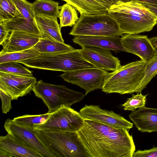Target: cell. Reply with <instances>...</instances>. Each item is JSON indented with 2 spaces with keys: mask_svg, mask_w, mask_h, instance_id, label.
I'll return each instance as SVG.
<instances>
[{
  "mask_svg": "<svg viewBox=\"0 0 157 157\" xmlns=\"http://www.w3.org/2000/svg\"><path fill=\"white\" fill-rule=\"evenodd\" d=\"M146 63L142 60H137L109 73L104 79L102 91L121 94L136 93L144 77Z\"/></svg>",
  "mask_w": 157,
  "mask_h": 157,
  "instance_id": "7a4b0ae2",
  "label": "cell"
},
{
  "mask_svg": "<svg viewBox=\"0 0 157 157\" xmlns=\"http://www.w3.org/2000/svg\"><path fill=\"white\" fill-rule=\"evenodd\" d=\"M79 113L84 119L93 121L111 127L128 130L132 128L133 124L112 111L101 109L100 106L86 105Z\"/></svg>",
  "mask_w": 157,
  "mask_h": 157,
  "instance_id": "30bf717a",
  "label": "cell"
},
{
  "mask_svg": "<svg viewBox=\"0 0 157 157\" xmlns=\"http://www.w3.org/2000/svg\"><path fill=\"white\" fill-rule=\"evenodd\" d=\"M140 3H146L157 7V0H131Z\"/></svg>",
  "mask_w": 157,
  "mask_h": 157,
  "instance_id": "8d00e7d4",
  "label": "cell"
},
{
  "mask_svg": "<svg viewBox=\"0 0 157 157\" xmlns=\"http://www.w3.org/2000/svg\"></svg>",
  "mask_w": 157,
  "mask_h": 157,
  "instance_id": "b9f144b4",
  "label": "cell"
},
{
  "mask_svg": "<svg viewBox=\"0 0 157 157\" xmlns=\"http://www.w3.org/2000/svg\"><path fill=\"white\" fill-rule=\"evenodd\" d=\"M0 24L9 32H24L41 37L35 19L18 17L0 23Z\"/></svg>",
  "mask_w": 157,
  "mask_h": 157,
  "instance_id": "44dd1931",
  "label": "cell"
},
{
  "mask_svg": "<svg viewBox=\"0 0 157 157\" xmlns=\"http://www.w3.org/2000/svg\"><path fill=\"white\" fill-rule=\"evenodd\" d=\"M0 148L15 157H44L39 151L9 134L0 136Z\"/></svg>",
  "mask_w": 157,
  "mask_h": 157,
  "instance_id": "ac0fdd59",
  "label": "cell"
},
{
  "mask_svg": "<svg viewBox=\"0 0 157 157\" xmlns=\"http://www.w3.org/2000/svg\"><path fill=\"white\" fill-rule=\"evenodd\" d=\"M130 119L142 132H157V108L145 106L131 113Z\"/></svg>",
  "mask_w": 157,
  "mask_h": 157,
  "instance_id": "e0dca14e",
  "label": "cell"
},
{
  "mask_svg": "<svg viewBox=\"0 0 157 157\" xmlns=\"http://www.w3.org/2000/svg\"><path fill=\"white\" fill-rule=\"evenodd\" d=\"M85 119L79 112L62 106L51 113L43 123L36 126V130L44 132H77L84 125Z\"/></svg>",
  "mask_w": 157,
  "mask_h": 157,
  "instance_id": "52a82bcc",
  "label": "cell"
},
{
  "mask_svg": "<svg viewBox=\"0 0 157 157\" xmlns=\"http://www.w3.org/2000/svg\"><path fill=\"white\" fill-rule=\"evenodd\" d=\"M132 157H157V147L148 150H138L134 152Z\"/></svg>",
  "mask_w": 157,
  "mask_h": 157,
  "instance_id": "836d02e7",
  "label": "cell"
},
{
  "mask_svg": "<svg viewBox=\"0 0 157 157\" xmlns=\"http://www.w3.org/2000/svg\"><path fill=\"white\" fill-rule=\"evenodd\" d=\"M0 71L22 75L33 76L31 71L17 62L0 63Z\"/></svg>",
  "mask_w": 157,
  "mask_h": 157,
  "instance_id": "f546056e",
  "label": "cell"
},
{
  "mask_svg": "<svg viewBox=\"0 0 157 157\" xmlns=\"http://www.w3.org/2000/svg\"><path fill=\"white\" fill-rule=\"evenodd\" d=\"M108 10L157 21L156 16L142 4L131 0L125 2L119 1Z\"/></svg>",
  "mask_w": 157,
  "mask_h": 157,
  "instance_id": "ffe728a7",
  "label": "cell"
},
{
  "mask_svg": "<svg viewBox=\"0 0 157 157\" xmlns=\"http://www.w3.org/2000/svg\"><path fill=\"white\" fill-rule=\"evenodd\" d=\"M123 34L117 22L108 13L81 15L69 33L75 36H114Z\"/></svg>",
  "mask_w": 157,
  "mask_h": 157,
  "instance_id": "8992f818",
  "label": "cell"
},
{
  "mask_svg": "<svg viewBox=\"0 0 157 157\" xmlns=\"http://www.w3.org/2000/svg\"><path fill=\"white\" fill-rule=\"evenodd\" d=\"M59 18L60 28L74 26L79 19L77 10L73 6L66 3L59 6Z\"/></svg>",
  "mask_w": 157,
  "mask_h": 157,
  "instance_id": "d4e9b609",
  "label": "cell"
},
{
  "mask_svg": "<svg viewBox=\"0 0 157 157\" xmlns=\"http://www.w3.org/2000/svg\"><path fill=\"white\" fill-rule=\"evenodd\" d=\"M40 37L25 32L12 31L3 44L0 54L21 52L33 47L39 41Z\"/></svg>",
  "mask_w": 157,
  "mask_h": 157,
  "instance_id": "2e32d148",
  "label": "cell"
},
{
  "mask_svg": "<svg viewBox=\"0 0 157 157\" xmlns=\"http://www.w3.org/2000/svg\"><path fill=\"white\" fill-rule=\"evenodd\" d=\"M99 3L108 9L113 5L117 2L115 0H94Z\"/></svg>",
  "mask_w": 157,
  "mask_h": 157,
  "instance_id": "d590c367",
  "label": "cell"
},
{
  "mask_svg": "<svg viewBox=\"0 0 157 157\" xmlns=\"http://www.w3.org/2000/svg\"><path fill=\"white\" fill-rule=\"evenodd\" d=\"M75 49L71 45L64 43L40 37L38 42L33 47L23 51L41 54L65 52Z\"/></svg>",
  "mask_w": 157,
  "mask_h": 157,
  "instance_id": "7402d4cb",
  "label": "cell"
},
{
  "mask_svg": "<svg viewBox=\"0 0 157 157\" xmlns=\"http://www.w3.org/2000/svg\"><path fill=\"white\" fill-rule=\"evenodd\" d=\"M13 155L7 151L0 148V157H12Z\"/></svg>",
  "mask_w": 157,
  "mask_h": 157,
  "instance_id": "f35d334b",
  "label": "cell"
},
{
  "mask_svg": "<svg viewBox=\"0 0 157 157\" xmlns=\"http://www.w3.org/2000/svg\"><path fill=\"white\" fill-rule=\"evenodd\" d=\"M40 54L24 51L7 52L0 54V63L17 62L25 60L38 56Z\"/></svg>",
  "mask_w": 157,
  "mask_h": 157,
  "instance_id": "f1b7e54d",
  "label": "cell"
},
{
  "mask_svg": "<svg viewBox=\"0 0 157 157\" xmlns=\"http://www.w3.org/2000/svg\"><path fill=\"white\" fill-rule=\"evenodd\" d=\"M109 73L97 67L65 72L60 76L65 81L84 89L85 96L94 90L101 89L104 79Z\"/></svg>",
  "mask_w": 157,
  "mask_h": 157,
  "instance_id": "ba28073f",
  "label": "cell"
},
{
  "mask_svg": "<svg viewBox=\"0 0 157 157\" xmlns=\"http://www.w3.org/2000/svg\"><path fill=\"white\" fill-rule=\"evenodd\" d=\"M123 47L127 52L135 54L147 62L154 56L156 51L147 36L125 34L121 37Z\"/></svg>",
  "mask_w": 157,
  "mask_h": 157,
  "instance_id": "4fadbf2b",
  "label": "cell"
},
{
  "mask_svg": "<svg viewBox=\"0 0 157 157\" xmlns=\"http://www.w3.org/2000/svg\"><path fill=\"white\" fill-rule=\"evenodd\" d=\"M17 62L31 68L64 72L87 68L91 66L81 49H75L65 52L41 54Z\"/></svg>",
  "mask_w": 157,
  "mask_h": 157,
  "instance_id": "3957f363",
  "label": "cell"
},
{
  "mask_svg": "<svg viewBox=\"0 0 157 157\" xmlns=\"http://www.w3.org/2000/svg\"><path fill=\"white\" fill-rule=\"evenodd\" d=\"M51 113L40 115H24L14 117L13 121L18 124L30 129L34 130L38 125L44 123Z\"/></svg>",
  "mask_w": 157,
  "mask_h": 157,
  "instance_id": "484cf974",
  "label": "cell"
},
{
  "mask_svg": "<svg viewBox=\"0 0 157 157\" xmlns=\"http://www.w3.org/2000/svg\"><path fill=\"white\" fill-rule=\"evenodd\" d=\"M36 82L33 76L0 71V90L10 96L12 100L29 94Z\"/></svg>",
  "mask_w": 157,
  "mask_h": 157,
  "instance_id": "9c48e42d",
  "label": "cell"
},
{
  "mask_svg": "<svg viewBox=\"0 0 157 157\" xmlns=\"http://www.w3.org/2000/svg\"><path fill=\"white\" fill-rule=\"evenodd\" d=\"M12 0L24 17L35 19V15L33 10L32 3L26 0Z\"/></svg>",
  "mask_w": 157,
  "mask_h": 157,
  "instance_id": "1f68e13d",
  "label": "cell"
},
{
  "mask_svg": "<svg viewBox=\"0 0 157 157\" xmlns=\"http://www.w3.org/2000/svg\"><path fill=\"white\" fill-rule=\"evenodd\" d=\"M142 4L150 10L157 17V7L146 3Z\"/></svg>",
  "mask_w": 157,
  "mask_h": 157,
  "instance_id": "74e56055",
  "label": "cell"
},
{
  "mask_svg": "<svg viewBox=\"0 0 157 157\" xmlns=\"http://www.w3.org/2000/svg\"><path fill=\"white\" fill-rule=\"evenodd\" d=\"M84 119L77 132L89 157H132L136 147L127 129Z\"/></svg>",
  "mask_w": 157,
  "mask_h": 157,
  "instance_id": "6da1fadb",
  "label": "cell"
},
{
  "mask_svg": "<svg viewBox=\"0 0 157 157\" xmlns=\"http://www.w3.org/2000/svg\"><path fill=\"white\" fill-rule=\"evenodd\" d=\"M0 96L2 101V113L6 114L12 108L11 101L12 99L1 90H0Z\"/></svg>",
  "mask_w": 157,
  "mask_h": 157,
  "instance_id": "d6a6232c",
  "label": "cell"
},
{
  "mask_svg": "<svg viewBox=\"0 0 157 157\" xmlns=\"http://www.w3.org/2000/svg\"><path fill=\"white\" fill-rule=\"evenodd\" d=\"M4 127L8 134L38 151L44 157H54L39 138L35 130L21 126L10 118L5 121Z\"/></svg>",
  "mask_w": 157,
  "mask_h": 157,
  "instance_id": "8fae6325",
  "label": "cell"
},
{
  "mask_svg": "<svg viewBox=\"0 0 157 157\" xmlns=\"http://www.w3.org/2000/svg\"><path fill=\"white\" fill-rule=\"evenodd\" d=\"M147 94L143 95L141 93L136 95H132L131 98L122 105L125 110L133 112L137 108H141L145 106L146 101V97Z\"/></svg>",
  "mask_w": 157,
  "mask_h": 157,
  "instance_id": "4dcf8cb0",
  "label": "cell"
},
{
  "mask_svg": "<svg viewBox=\"0 0 157 157\" xmlns=\"http://www.w3.org/2000/svg\"><path fill=\"white\" fill-rule=\"evenodd\" d=\"M32 91L47 107L49 113L62 106L71 107L73 104L80 102L85 96L82 93L71 90L64 85L47 83L42 80L37 81Z\"/></svg>",
  "mask_w": 157,
  "mask_h": 157,
  "instance_id": "5b68a950",
  "label": "cell"
},
{
  "mask_svg": "<svg viewBox=\"0 0 157 157\" xmlns=\"http://www.w3.org/2000/svg\"><path fill=\"white\" fill-rule=\"evenodd\" d=\"M72 40L82 48L93 47L113 51L127 52L120 36H75Z\"/></svg>",
  "mask_w": 157,
  "mask_h": 157,
  "instance_id": "9a60e30c",
  "label": "cell"
},
{
  "mask_svg": "<svg viewBox=\"0 0 157 157\" xmlns=\"http://www.w3.org/2000/svg\"><path fill=\"white\" fill-rule=\"evenodd\" d=\"M116 0L117 2L120 1V2H129V1H131V0Z\"/></svg>",
  "mask_w": 157,
  "mask_h": 157,
  "instance_id": "60d3db41",
  "label": "cell"
},
{
  "mask_svg": "<svg viewBox=\"0 0 157 157\" xmlns=\"http://www.w3.org/2000/svg\"><path fill=\"white\" fill-rule=\"evenodd\" d=\"M35 132L54 157H89L77 132Z\"/></svg>",
  "mask_w": 157,
  "mask_h": 157,
  "instance_id": "277c9868",
  "label": "cell"
},
{
  "mask_svg": "<svg viewBox=\"0 0 157 157\" xmlns=\"http://www.w3.org/2000/svg\"><path fill=\"white\" fill-rule=\"evenodd\" d=\"M151 42L154 48L157 49V36L154 37L149 39Z\"/></svg>",
  "mask_w": 157,
  "mask_h": 157,
  "instance_id": "ab89813d",
  "label": "cell"
},
{
  "mask_svg": "<svg viewBox=\"0 0 157 157\" xmlns=\"http://www.w3.org/2000/svg\"><path fill=\"white\" fill-rule=\"evenodd\" d=\"M73 6L82 15L108 13V9L94 0H62Z\"/></svg>",
  "mask_w": 157,
  "mask_h": 157,
  "instance_id": "603a6c76",
  "label": "cell"
},
{
  "mask_svg": "<svg viewBox=\"0 0 157 157\" xmlns=\"http://www.w3.org/2000/svg\"><path fill=\"white\" fill-rule=\"evenodd\" d=\"M81 51L84 58L98 68L113 71L121 66L118 58L108 49L89 47L83 48Z\"/></svg>",
  "mask_w": 157,
  "mask_h": 157,
  "instance_id": "5bb4252c",
  "label": "cell"
},
{
  "mask_svg": "<svg viewBox=\"0 0 157 157\" xmlns=\"http://www.w3.org/2000/svg\"><path fill=\"white\" fill-rule=\"evenodd\" d=\"M35 19L41 38L64 43L57 19L35 16Z\"/></svg>",
  "mask_w": 157,
  "mask_h": 157,
  "instance_id": "d6986e66",
  "label": "cell"
},
{
  "mask_svg": "<svg viewBox=\"0 0 157 157\" xmlns=\"http://www.w3.org/2000/svg\"><path fill=\"white\" fill-rule=\"evenodd\" d=\"M18 17H23L12 0H0V23Z\"/></svg>",
  "mask_w": 157,
  "mask_h": 157,
  "instance_id": "4316f807",
  "label": "cell"
},
{
  "mask_svg": "<svg viewBox=\"0 0 157 157\" xmlns=\"http://www.w3.org/2000/svg\"><path fill=\"white\" fill-rule=\"evenodd\" d=\"M157 74V50L153 58L147 62L145 69L144 76L139 86L136 93H141Z\"/></svg>",
  "mask_w": 157,
  "mask_h": 157,
  "instance_id": "83f0119b",
  "label": "cell"
},
{
  "mask_svg": "<svg viewBox=\"0 0 157 157\" xmlns=\"http://www.w3.org/2000/svg\"><path fill=\"white\" fill-rule=\"evenodd\" d=\"M35 16L57 19L60 9L59 3L52 0H36L32 3Z\"/></svg>",
  "mask_w": 157,
  "mask_h": 157,
  "instance_id": "cb8c5ba5",
  "label": "cell"
},
{
  "mask_svg": "<svg viewBox=\"0 0 157 157\" xmlns=\"http://www.w3.org/2000/svg\"><path fill=\"white\" fill-rule=\"evenodd\" d=\"M108 13L117 22L124 34H137L149 32L157 24L156 21L109 10Z\"/></svg>",
  "mask_w": 157,
  "mask_h": 157,
  "instance_id": "7c38bea8",
  "label": "cell"
},
{
  "mask_svg": "<svg viewBox=\"0 0 157 157\" xmlns=\"http://www.w3.org/2000/svg\"><path fill=\"white\" fill-rule=\"evenodd\" d=\"M0 44L2 45L8 39L10 34V32L6 30L1 24H0Z\"/></svg>",
  "mask_w": 157,
  "mask_h": 157,
  "instance_id": "e575fe53",
  "label": "cell"
}]
</instances>
